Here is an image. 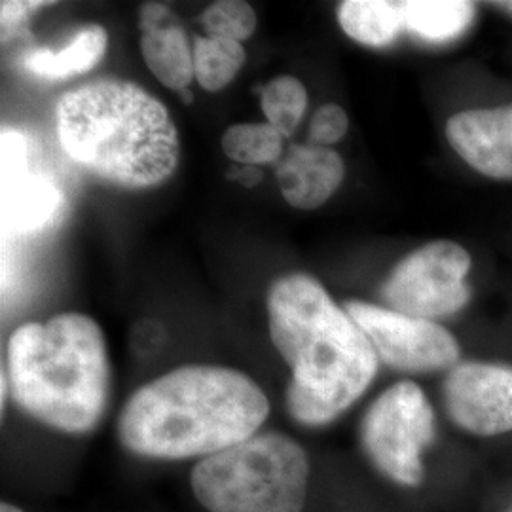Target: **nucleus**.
Instances as JSON below:
<instances>
[{"mask_svg": "<svg viewBox=\"0 0 512 512\" xmlns=\"http://www.w3.org/2000/svg\"><path fill=\"white\" fill-rule=\"evenodd\" d=\"M266 308L272 344L291 368L289 414L308 427L336 420L378 374L380 361L365 332L308 274L275 279Z\"/></svg>", "mask_w": 512, "mask_h": 512, "instance_id": "f257e3e1", "label": "nucleus"}, {"mask_svg": "<svg viewBox=\"0 0 512 512\" xmlns=\"http://www.w3.org/2000/svg\"><path fill=\"white\" fill-rule=\"evenodd\" d=\"M268 414L266 393L247 374L226 366H181L129 397L118 439L145 458H209L251 439Z\"/></svg>", "mask_w": 512, "mask_h": 512, "instance_id": "f03ea898", "label": "nucleus"}, {"mask_svg": "<svg viewBox=\"0 0 512 512\" xmlns=\"http://www.w3.org/2000/svg\"><path fill=\"white\" fill-rule=\"evenodd\" d=\"M55 135L74 164L99 181L143 190L173 177L181 139L164 103L135 82L99 78L61 95Z\"/></svg>", "mask_w": 512, "mask_h": 512, "instance_id": "7ed1b4c3", "label": "nucleus"}, {"mask_svg": "<svg viewBox=\"0 0 512 512\" xmlns=\"http://www.w3.org/2000/svg\"><path fill=\"white\" fill-rule=\"evenodd\" d=\"M8 385L31 418L63 433H88L109 401L110 365L101 327L67 311L25 323L8 340Z\"/></svg>", "mask_w": 512, "mask_h": 512, "instance_id": "20e7f679", "label": "nucleus"}, {"mask_svg": "<svg viewBox=\"0 0 512 512\" xmlns=\"http://www.w3.org/2000/svg\"><path fill=\"white\" fill-rule=\"evenodd\" d=\"M190 484L209 512H302L310 461L291 437L256 433L203 458L192 469Z\"/></svg>", "mask_w": 512, "mask_h": 512, "instance_id": "39448f33", "label": "nucleus"}, {"mask_svg": "<svg viewBox=\"0 0 512 512\" xmlns=\"http://www.w3.org/2000/svg\"><path fill=\"white\" fill-rule=\"evenodd\" d=\"M437 435L435 412L414 382L387 387L363 416L359 437L370 463L389 480L416 488L423 480V454Z\"/></svg>", "mask_w": 512, "mask_h": 512, "instance_id": "423d86ee", "label": "nucleus"}, {"mask_svg": "<svg viewBox=\"0 0 512 512\" xmlns=\"http://www.w3.org/2000/svg\"><path fill=\"white\" fill-rule=\"evenodd\" d=\"M473 260L465 247L435 239L404 256L380 289L385 308L435 321L463 310L473 291L467 283Z\"/></svg>", "mask_w": 512, "mask_h": 512, "instance_id": "0eeeda50", "label": "nucleus"}, {"mask_svg": "<svg viewBox=\"0 0 512 512\" xmlns=\"http://www.w3.org/2000/svg\"><path fill=\"white\" fill-rule=\"evenodd\" d=\"M344 310L365 332L378 361L404 374L448 372L458 365L461 348L450 330L365 300H346Z\"/></svg>", "mask_w": 512, "mask_h": 512, "instance_id": "6e6552de", "label": "nucleus"}, {"mask_svg": "<svg viewBox=\"0 0 512 512\" xmlns=\"http://www.w3.org/2000/svg\"><path fill=\"white\" fill-rule=\"evenodd\" d=\"M442 399L448 418L476 437L512 431V365L459 361L446 372Z\"/></svg>", "mask_w": 512, "mask_h": 512, "instance_id": "1a4fd4ad", "label": "nucleus"}, {"mask_svg": "<svg viewBox=\"0 0 512 512\" xmlns=\"http://www.w3.org/2000/svg\"><path fill=\"white\" fill-rule=\"evenodd\" d=\"M54 177L31 164L29 137L2 129V220L12 234L44 230L63 209Z\"/></svg>", "mask_w": 512, "mask_h": 512, "instance_id": "9d476101", "label": "nucleus"}, {"mask_svg": "<svg viewBox=\"0 0 512 512\" xmlns=\"http://www.w3.org/2000/svg\"><path fill=\"white\" fill-rule=\"evenodd\" d=\"M446 139L476 173L512 181V103L454 114L446 122Z\"/></svg>", "mask_w": 512, "mask_h": 512, "instance_id": "9b49d317", "label": "nucleus"}, {"mask_svg": "<svg viewBox=\"0 0 512 512\" xmlns=\"http://www.w3.org/2000/svg\"><path fill=\"white\" fill-rule=\"evenodd\" d=\"M346 164L329 147L291 145L277 162L275 179L285 202L300 211H313L329 202L344 183Z\"/></svg>", "mask_w": 512, "mask_h": 512, "instance_id": "f8f14e48", "label": "nucleus"}, {"mask_svg": "<svg viewBox=\"0 0 512 512\" xmlns=\"http://www.w3.org/2000/svg\"><path fill=\"white\" fill-rule=\"evenodd\" d=\"M141 54L152 76L167 90L186 92L196 80L194 50L177 16L158 2H148L139 14Z\"/></svg>", "mask_w": 512, "mask_h": 512, "instance_id": "ddd939ff", "label": "nucleus"}, {"mask_svg": "<svg viewBox=\"0 0 512 512\" xmlns=\"http://www.w3.org/2000/svg\"><path fill=\"white\" fill-rule=\"evenodd\" d=\"M109 48V33L103 25L82 27L69 44L59 50L37 48L29 50L21 57V67L25 73L33 74L42 80H69L95 69Z\"/></svg>", "mask_w": 512, "mask_h": 512, "instance_id": "4468645a", "label": "nucleus"}, {"mask_svg": "<svg viewBox=\"0 0 512 512\" xmlns=\"http://www.w3.org/2000/svg\"><path fill=\"white\" fill-rule=\"evenodd\" d=\"M476 4L465 0H406L404 31L427 44H450L475 23Z\"/></svg>", "mask_w": 512, "mask_h": 512, "instance_id": "2eb2a0df", "label": "nucleus"}, {"mask_svg": "<svg viewBox=\"0 0 512 512\" xmlns=\"http://www.w3.org/2000/svg\"><path fill=\"white\" fill-rule=\"evenodd\" d=\"M336 16L351 40L370 48H385L404 31V2L344 0Z\"/></svg>", "mask_w": 512, "mask_h": 512, "instance_id": "dca6fc26", "label": "nucleus"}, {"mask_svg": "<svg viewBox=\"0 0 512 512\" xmlns=\"http://www.w3.org/2000/svg\"><path fill=\"white\" fill-rule=\"evenodd\" d=\"M194 50V76L205 92L226 90L245 65L247 52L241 42L230 38L196 37Z\"/></svg>", "mask_w": 512, "mask_h": 512, "instance_id": "f3484780", "label": "nucleus"}, {"mask_svg": "<svg viewBox=\"0 0 512 512\" xmlns=\"http://www.w3.org/2000/svg\"><path fill=\"white\" fill-rule=\"evenodd\" d=\"M220 148L234 164L249 167L270 165L281 160L285 152V137L268 122H245L234 124L222 133Z\"/></svg>", "mask_w": 512, "mask_h": 512, "instance_id": "a211bd4d", "label": "nucleus"}, {"mask_svg": "<svg viewBox=\"0 0 512 512\" xmlns=\"http://www.w3.org/2000/svg\"><path fill=\"white\" fill-rule=\"evenodd\" d=\"M260 109L272 128L285 139L293 137L308 110V90L294 76H275L262 90Z\"/></svg>", "mask_w": 512, "mask_h": 512, "instance_id": "6ab92c4d", "label": "nucleus"}, {"mask_svg": "<svg viewBox=\"0 0 512 512\" xmlns=\"http://www.w3.org/2000/svg\"><path fill=\"white\" fill-rule=\"evenodd\" d=\"M202 27L207 37L230 38L243 44L255 35L258 16L249 2L217 0L205 8Z\"/></svg>", "mask_w": 512, "mask_h": 512, "instance_id": "aec40b11", "label": "nucleus"}, {"mask_svg": "<svg viewBox=\"0 0 512 512\" xmlns=\"http://www.w3.org/2000/svg\"><path fill=\"white\" fill-rule=\"evenodd\" d=\"M348 129V112L336 103H325L313 112L308 137L311 145L330 148L348 135Z\"/></svg>", "mask_w": 512, "mask_h": 512, "instance_id": "412c9836", "label": "nucleus"}, {"mask_svg": "<svg viewBox=\"0 0 512 512\" xmlns=\"http://www.w3.org/2000/svg\"><path fill=\"white\" fill-rule=\"evenodd\" d=\"M42 6H50V2H2V25L14 27L35 14Z\"/></svg>", "mask_w": 512, "mask_h": 512, "instance_id": "4be33fe9", "label": "nucleus"}, {"mask_svg": "<svg viewBox=\"0 0 512 512\" xmlns=\"http://www.w3.org/2000/svg\"><path fill=\"white\" fill-rule=\"evenodd\" d=\"M239 184H243L245 188H253L262 181V173L258 167H249V165H239L238 171L232 173Z\"/></svg>", "mask_w": 512, "mask_h": 512, "instance_id": "5701e85b", "label": "nucleus"}, {"mask_svg": "<svg viewBox=\"0 0 512 512\" xmlns=\"http://www.w3.org/2000/svg\"><path fill=\"white\" fill-rule=\"evenodd\" d=\"M0 512H25L21 511L19 507L16 505H12V503H2V507H0Z\"/></svg>", "mask_w": 512, "mask_h": 512, "instance_id": "b1692460", "label": "nucleus"}, {"mask_svg": "<svg viewBox=\"0 0 512 512\" xmlns=\"http://www.w3.org/2000/svg\"><path fill=\"white\" fill-rule=\"evenodd\" d=\"M494 6L503 8V10H507L509 14H512V0H509V2H495Z\"/></svg>", "mask_w": 512, "mask_h": 512, "instance_id": "393cba45", "label": "nucleus"}]
</instances>
